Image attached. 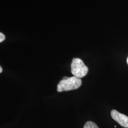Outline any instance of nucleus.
Listing matches in <instances>:
<instances>
[{
  "label": "nucleus",
  "instance_id": "obj_1",
  "mask_svg": "<svg viewBox=\"0 0 128 128\" xmlns=\"http://www.w3.org/2000/svg\"><path fill=\"white\" fill-rule=\"evenodd\" d=\"M82 81L81 78L73 76L71 77L64 76L57 86V91L58 92H68L78 89L81 87Z\"/></svg>",
  "mask_w": 128,
  "mask_h": 128
},
{
  "label": "nucleus",
  "instance_id": "obj_2",
  "mask_svg": "<svg viewBox=\"0 0 128 128\" xmlns=\"http://www.w3.org/2000/svg\"><path fill=\"white\" fill-rule=\"evenodd\" d=\"M71 73L74 76L78 78L84 77L87 74L88 68L81 59L74 58L71 65Z\"/></svg>",
  "mask_w": 128,
  "mask_h": 128
},
{
  "label": "nucleus",
  "instance_id": "obj_3",
  "mask_svg": "<svg viewBox=\"0 0 128 128\" xmlns=\"http://www.w3.org/2000/svg\"><path fill=\"white\" fill-rule=\"evenodd\" d=\"M111 116L112 118L120 125L124 128H128V116L120 113L116 110H112Z\"/></svg>",
  "mask_w": 128,
  "mask_h": 128
},
{
  "label": "nucleus",
  "instance_id": "obj_4",
  "mask_svg": "<svg viewBox=\"0 0 128 128\" xmlns=\"http://www.w3.org/2000/svg\"><path fill=\"white\" fill-rule=\"evenodd\" d=\"M84 128H98V127L95 123L89 121L85 124Z\"/></svg>",
  "mask_w": 128,
  "mask_h": 128
},
{
  "label": "nucleus",
  "instance_id": "obj_5",
  "mask_svg": "<svg viewBox=\"0 0 128 128\" xmlns=\"http://www.w3.org/2000/svg\"><path fill=\"white\" fill-rule=\"evenodd\" d=\"M5 39H6V36H5V35L3 34V33L0 32V43L4 41Z\"/></svg>",
  "mask_w": 128,
  "mask_h": 128
},
{
  "label": "nucleus",
  "instance_id": "obj_6",
  "mask_svg": "<svg viewBox=\"0 0 128 128\" xmlns=\"http://www.w3.org/2000/svg\"><path fill=\"white\" fill-rule=\"evenodd\" d=\"M2 67L0 66V73L2 72Z\"/></svg>",
  "mask_w": 128,
  "mask_h": 128
},
{
  "label": "nucleus",
  "instance_id": "obj_7",
  "mask_svg": "<svg viewBox=\"0 0 128 128\" xmlns=\"http://www.w3.org/2000/svg\"><path fill=\"white\" fill-rule=\"evenodd\" d=\"M127 63L128 64V58H127Z\"/></svg>",
  "mask_w": 128,
  "mask_h": 128
}]
</instances>
